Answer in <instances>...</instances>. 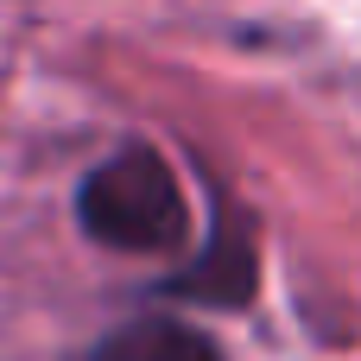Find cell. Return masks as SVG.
Here are the masks:
<instances>
[{"instance_id":"6da1fadb","label":"cell","mask_w":361,"mask_h":361,"mask_svg":"<svg viewBox=\"0 0 361 361\" xmlns=\"http://www.w3.org/2000/svg\"><path fill=\"white\" fill-rule=\"evenodd\" d=\"M76 228L108 247V254H171L190 235V197L171 171V159L159 146H114L108 159H95L76 184Z\"/></svg>"},{"instance_id":"7a4b0ae2","label":"cell","mask_w":361,"mask_h":361,"mask_svg":"<svg viewBox=\"0 0 361 361\" xmlns=\"http://www.w3.org/2000/svg\"><path fill=\"white\" fill-rule=\"evenodd\" d=\"M254 286H260L254 235H247V222L222 203V209H216V228H209V247H203L184 273H171V279L159 286V298H184V305H209V311H241V305L254 298Z\"/></svg>"},{"instance_id":"3957f363","label":"cell","mask_w":361,"mask_h":361,"mask_svg":"<svg viewBox=\"0 0 361 361\" xmlns=\"http://www.w3.org/2000/svg\"><path fill=\"white\" fill-rule=\"evenodd\" d=\"M89 361H228V355L203 324L171 317V311H140V317L114 324L89 349Z\"/></svg>"}]
</instances>
